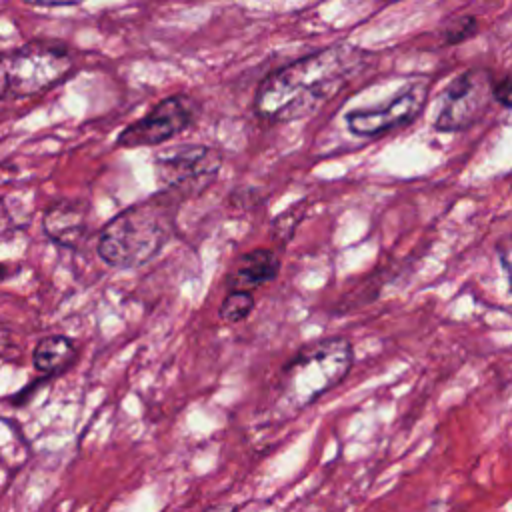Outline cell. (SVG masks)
Instances as JSON below:
<instances>
[{
    "label": "cell",
    "mask_w": 512,
    "mask_h": 512,
    "mask_svg": "<svg viewBox=\"0 0 512 512\" xmlns=\"http://www.w3.org/2000/svg\"><path fill=\"white\" fill-rule=\"evenodd\" d=\"M368 56L356 46L338 44L298 58L262 80L254 110L268 122L304 118L332 100L366 66Z\"/></svg>",
    "instance_id": "6da1fadb"
},
{
    "label": "cell",
    "mask_w": 512,
    "mask_h": 512,
    "mask_svg": "<svg viewBox=\"0 0 512 512\" xmlns=\"http://www.w3.org/2000/svg\"><path fill=\"white\" fill-rule=\"evenodd\" d=\"M178 204V198L160 190L156 196L118 212L100 230L98 256L118 270L148 264L170 240Z\"/></svg>",
    "instance_id": "7a4b0ae2"
},
{
    "label": "cell",
    "mask_w": 512,
    "mask_h": 512,
    "mask_svg": "<svg viewBox=\"0 0 512 512\" xmlns=\"http://www.w3.org/2000/svg\"><path fill=\"white\" fill-rule=\"evenodd\" d=\"M352 362L354 348L346 336H330L300 348L280 372L274 412L280 418H294L336 388L348 376Z\"/></svg>",
    "instance_id": "3957f363"
},
{
    "label": "cell",
    "mask_w": 512,
    "mask_h": 512,
    "mask_svg": "<svg viewBox=\"0 0 512 512\" xmlns=\"http://www.w3.org/2000/svg\"><path fill=\"white\" fill-rule=\"evenodd\" d=\"M72 70V56L62 46L30 44L0 56V98L34 96L64 80Z\"/></svg>",
    "instance_id": "277c9868"
},
{
    "label": "cell",
    "mask_w": 512,
    "mask_h": 512,
    "mask_svg": "<svg viewBox=\"0 0 512 512\" xmlns=\"http://www.w3.org/2000/svg\"><path fill=\"white\" fill-rule=\"evenodd\" d=\"M220 166V154L204 144H180L154 158L160 190L180 202L208 188Z\"/></svg>",
    "instance_id": "5b68a950"
},
{
    "label": "cell",
    "mask_w": 512,
    "mask_h": 512,
    "mask_svg": "<svg viewBox=\"0 0 512 512\" xmlns=\"http://www.w3.org/2000/svg\"><path fill=\"white\" fill-rule=\"evenodd\" d=\"M492 82V74L480 68L458 74L440 98L434 128L438 132H458L474 126L492 102Z\"/></svg>",
    "instance_id": "8992f818"
},
{
    "label": "cell",
    "mask_w": 512,
    "mask_h": 512,
    "mask_svg": "<svg viewBox=\"0 0 512 512\" xmlns=\"http://www.w3.org/2000/svg\"><path fill=\"white\" fill-rule=\"evenodd\" d=\"M198 116V104L188 94H172L160 100L146 116L128 124L116 138L118 146L140 148L162 144L184 132Z\"/></svg>",
    "instance_id": "52a82bcc"
},
{
    "label": "cell",
    "mask_w": 512,
    "mask_h": 512,
    "mask_svg": "<svg viewBox=\"0 0 512 512\" xmlns=\"http://www.w3.org/2000/svg\"><path fill=\"white\" fill-rule=\"evenodd\" d=\"M428 100V82L418 80L402 88L392 100L372 108L350 110L344 120L348 130L360 138H376L380 134L404 128L414 122Z\"/></svg>",
    "instance_id": "ba28073f"
},
{
    "label": "cell",
    "mask_w": 512,
    "mask_h": 512,
    "mask_svg": "<svg viewBox=\"0 0 512 512\" xmlns=\"http://www.w3.org/2000/svg\"><path fill=\"white\" fill-rule=\"evenodd\" d=\"M44 234L66 248H76L88 230V204L82 200H60L46 208Z\"/></svg>",
    "instance_id": "9c48e42d"
},
{
    "label": "cell",
    "mask_w": 512,
    "mask_h": 512,
    "mask_svg": "<svg viewBox=\"0 0 512 512\" xmlns=\"http://www.w3.org/2000/svg\"><path fill=\"white\" fill-rule=\"evenodd\" d=\"M280 272V260L270 248H254L240 256L236 268L226 278L230 290H254L272 282Z\"/></svg>",
    "instance_id": "30bf717a"
},
{
    "label": "cell",
    "mask_w": 512,
    "mask_h": 512,
    "mask_svg": "<svg viewBox=\"0 0 512 512\" xmlns=\"http://www.w3.org/2000/svg\"><path fill=\"white\" fill-rule=\"evenodd\" d=\"M76 356V348L70 338L62 334H52L42 338L34 352H32V364L42 374H56L62 372Z\"/></svg>",
    "instance_id": "8fae6325"
},
{
    "label": "cell",
    "mask_w": 512,
    "mask_h": 512,
    "mask_svg": "<svg viewBox=\"0 0 512 512\" xmlns=\"http://www.w3.org/2000/svg\"><path fill=\"white\" fill-rule=\"evenodd\" d=\"M254 310V296L250 290H230L218 308L220 320L228 324L242 322Z\"/></svg>",
    "instance_id": "7c38bea8"
},
{
    "label": "cell",
    "mask_w": 512,
    "mask_h": 512,
    "mask_svg": "<svg viewBox=\"0 0 512 512\" xmlns=\"http://www.w3.org/2000/svg\"><path fill=\"white\" fill-rule=\"evenodd\" d=\"M476 32V20L472 16H460L458 20H452L444 30V40L448 44H458L466 38H470Z\"/></svg>",
    "instance_id": "4fadbf2b"
},
{
    "label": "cell",
    "mask_w": 512,
    "mask_h": 512,
    "mask_svg": "<svg viewBox=\"0 0 512 512\" xmlns=\"http://www.w3.org/2000/svg\"><path fill=\"white\" fill-rule=\"evenodd\" d=\"M18 228V222H16V216L14 212L10 210L8 202L4 198H0V240L12 236Z\"/></svg>",
    "instance_id": "5bb4252c"
},
{
    "label": "cell",
    "mask_w": 512,
    "mask_h": 512,
    "mask_svg": "<svg viewBox=\"0 0 512 512\" xmlns=\"http://www.w3.org/2000/svg\"><path fill=\"white\" fill-rule=\"evenodd\" d=\"M492 100H496L500 106H510V78L502 76L500 80L492 82Z\"/></svg>",
    "instance_id": "9a60e30c"
},
{
    "label": "cell",
    "mask_w": 512,
    "mask_h": 512,
    "mask_svg": "<svg viewBox=\"0 0 512 512\" xmlns=\"http://www.w3.org/2000/svg\"><path fill=\"white\" fill-rule=\"evenodd\" d=\"M36 4H48V6H62V4H76L80 0H30Z\"/></svg>",
    "instance_id": "2e32d148"
},
{
    "label": "cell",
    "mask_w": 512,
    "mask_h": 512,
    "mask_svg": "<svg viewBox=\"0 0 512 512\" xmlns=\"http://www.w3.org/2000/svg\"><path fill=\"white\" fill-rule=\"evenodd\" d=\"M10 274H12V268H10L8 264H2V262H0V282H4Z\"/></svg>",
    "instance_id": "e0dca14e"
},
{
    "label": "cell",
    "mask_w": 512,
    "mask_h": 512,
    "mask_svg": "<svg viewBox=\"0 0 512 512\" xmlns=\"http://www.w3.org/2000/svg\"><path fill=\"white\" fill-rule=\"evenodd\" d=\"M4 342H6V330H4V326L0 324V350H2V346H4Z\"/></svg>",
    "instance_id": "ac0fdd59"
}]
</instances>
